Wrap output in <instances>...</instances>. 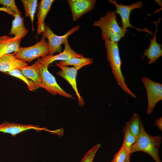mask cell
I'll return each mask as SVG.
<instances>
[{"mask_svg": "<svg viewBox=\"0 0 162 162\" xmlns=\"http://www.w3.org/2000/svg\"><path fill=\"white\" fill-rule=\"evenodd\" d=\"M104 40L107 59L117 84L128 94L132 98H136L135 94L130 91L126 85L125 78L122 74L121 68L122 62L118 42H112L107 39Z\"/></svg>", "mask_w": 162, "mask_h": 162, "instance_id": "cell-1", "label": "cell"}, {"mask_svg": "<svg viewBox=\"0 0 162 162\" xmlns=\"http://www.w3.org/2000/svg\"><path fill=\"white\" fill-rule=\"evenodd\" d=\"M93 26L100 28L103 40L107 39L113 42L119 41L128 31V29L123 30L122 27L119 26L116 13L112 11L107 12L105 15L95 21Z\"/></svg>", "mask_w": 162, "mask_h": 162, "instance_id": "cell-2", "label": "cell"}, {"mask_svg": "<svg viewBox=\"0 0 162 162\" xmlns=\"http://www.w3.org/2000/svg\"><path fill=\"white\" fill-rule=\"evenodd\" d=\"M160 136H152L145 130L143 125L135 143L131 148V154L137 152H143L152 156L155 162H161L159 154V149L161 141Z\"/></svg>", "mask_w": 162, "mask_h": 162, "instance_id": "cell-3", "label": "cell"}, {"mask_svg": "<svg viewBox=\"0 0 162 162\" xmlns=\"http://www.w3.org/2000/svg\"><path fill=\"white\" fill-rule=\"evenodd\" d=\"M49 53L48 42L42 36L40 40L34 45L27 47H21L13 54L18 59L30 63L36 58L48 55Z\"/></svg>", "mask_w": 162, "mask_h": 162, "instance_id": "cell-4", "label": "cell"}, {"mask_svg": "<svg viewBox=\"0 0 162 162\" xmlns=\"http://www.w3.org/2000/svg\"><path fill=\"white\" fill-rule=\"evenodd\" d=\"M35 62L41 78V88L53 95L58 94L65 98L75 99L72 94L65 91L58 84L55 77L49 71L48 65L41 63L38 60Z\"/></svg>", "mask_w": 162, "mask_h": 162, "instance_id": "cell-5", "label": "cell"}, {"mask_svg": "<svg viewBox=\"0 0 162 162\" xmlns=\"http://www.w3.org/2000/svg\"><path fill=\"white\" fill-rule=\"evenodd\" d=\"M80 28V26L77 25L69 30L64 34L58 36L53 32L48 25L45 23L44 29L41 34L43 36L48 40L49 48L48 55L53 56L56 52H61L62 45L64 44L69 36L79 30Z\"/></svg>", "mask_w": 162, "mask_h": 162, "instance_id": "cell-6", "label": "cell"}, {"mask_svg": "<svg viewBox=\"0 0 162 162\" xmlns=\"http://www.w3.org/2000/svg\"><path fill=\"white\" fill-rule=\"evenodd\" d=\"M142 81L145 86L147 96V113H152L156 104L162 100V84L154 81L147 77H144Z\"/></svg>", "mask_w": 162, "mask_h": 162, "instance_id": "cell-7", "label": "cell"}, {"mask_svg": "<svg viewBox=\"0 0 162 162\" xmlns=\"http://www.w3.org/2000/svg\"><path fill=\"white\" fill-rule=\"evenodd\" d=\"M109 2L114 4L116 9L114 11L116 13L118 14L120 16L122 20V27L123 30H126L129 27L135 28L139 31H143L147 32L149 34L152 32L148 30H145L143 29L136 28L133 26L131 24L130 21V17L131 11L134 9L136 8L141 9L143 5L141 1H138L133 3L130 5H124L120 3L118 4L116 0H110Z\"/></svg>", "mask_w": 162, "mask_h": 162, "instance_id": "cell-8", "label": "cell"}, {"mask_svg": "<svg viewBox=\"0 0 162 162\" xmlns=\"http://www.w3.org/2000/svg\"><path fill=\"white\" fill-rule=\"evenodd\" d=\"M55 64L61 69L60 70L57 72V74L65 80L71 85L77 97L79 105L83 106L85 103L78 92L77 86L76 77L78 70L74 67H69L62 66L57 62H55Z\"/></svg>", "mask_w": 162, "mask_h": 162, "instance_id": "cell-9", "label": "cell"}, {"mask_svg": "<svg viewBox=\"0 0 162 162\" xmlns=\"http://www.w3.org/2000/svg\"><path fill=\"white\" fill-rule=\"evenodd\" d=\"M73 20L76 21L84 14L90 11L94 8L96 0H68Z\"/></svg>", "mask_w": 162, "mask_h": 162, "instance_id": "cell-10", "label": "cell"}, {"mask_svg": "<svg viewBox=\"0 0 162 162\" xmlns=\"http://www.w3.org/2000/svg\"><path fill=\"white\" fill-rule=\"evenodd\" d=\"M64 45V48L63 51L58 54L51 56L47 55L38 58V60L41 63L49 65L53 62L57 60L64 61L74 57H84L82 54L76 52L71 48L68 40H66Z\"/></svg>", "mask_w": 162, "mask_h": 162, "instance_id": "cell-11", "label": "cell"}, {"mask_svg": "<svg viewBox=\"0 0 162 162\" xmlns=\"http://www.w3.org/2000/svg\"><path fill=\"white\" fill-rule=\"evenodd\" d=\"M161 19L159 18L157 21L153 22L156 26L154 36L152 39H150V44L148 48L144 50L142 56V59L145 56H146L148 59H149L148 63L149 64L154 63L158 58L162 56V45L158 43L156 41L158 25Z\"/></svg>", "mask_w": 162, "mask_h": 162, "instance_id": "cell-12", "label": "cell"}, {"mask_svg": "<svg viewBox=\"0 0 162 162\" xmlns=\"http://www.w3.org/2000/svg\"><path fill=\"white\" fill-rule=\"evenodd\" d=\"M28 66L26 62L18 59L13 53L4 54L0 57V71L4 73Z\"/></svg>", "mask_w": 162, "mask_h": 162, "instance_id": "cell-13", "label": "cell"}, {"mask_svg": "<svg viewBox=\"0 0 162 162\" xmlns=\"http://www.w3.org/2000/svg\"><path fill=\"white\" fill-rule=\"evenodd\" d=\"M31 129L49 131L47 129L41 128L38 126L34 125L18 124L7 122H4L0 124V132L8 133L13 136L23 131Z\"/></svg>", "mask_w": 162, "mask_h": 162, "instance_id": "cell-14", "label": "cell"}, {"mask_svg": "<svg viewBox=\"0 0 162 162\" xmlns=\"http://www.w3.org/2000/svg\"><path fill=\"white\" fill-rule=\"evenodd\" d=\"M54 0H42L39 3L37 18V34L38 35L44 29L45 19L51 8Z\"/></svg>", "mask_w": 162, "mask_h": 162, "instance_id": "cell-15", "label": "cell"}, {"mask_svg": "<svg viewBox=\"0 0 162 162\" xmlns=\"http://www.w3.org/2000/svg\"><path fill=\"white\" fill-rule=\"evenodd\" d=\"M12 21L9 35H14L15 40H21L28 34V31L24 24L23 18L19 14H15Z\"/></svg>", "mask_w": 162, "mask_h": 162, "instance_id": "cell-16", "label": "cell"}, {"mask_svg": "<svg viewBox=\"0 0 162 162\" xmlns=\"http://www.w3.org/2000/svg\"><path fill=\"white\" fill-rule=\"evenodd\" d=\"M21 41L15 40L13 37L6 35L0 36V57L16 51L21 47Z\"/></svg>", "mask_w": 162, "mask_h": 162, "instance_id": "cell-17", "label": "cell"}, {"mask_svg": "<svg viewBox=\"0 0 162 162\" xmlns=\"http://www.w3.org/2000/svg\"><path fill=\"white\" fill-rule=\"evenodd\" d=\"M20 69L23 75L34 83L37 88L41 87V78L35 62L31 66H25Z\"/></svg>", "mask_w": 162, "mask_h": 162, "instance_id": "cell-18", "label": "cell"}, {"mask_svg": "<svg viewBox=\"0 0 162 162\" xmlns=\"http://www.w3.org/2000/svg\"><path fill=\"white\" fill-rule=\"evenodd\" d=\"M93 62L92 58L74 57L64 61H60L59 64L63 66L73 65L78 70L82 67L91 64Z\"/></svg>", "mask_w": 162, "mask_h": 162, "instance_id": "cell-19", "label": "cell"}, {"mask_svg": "<svg viewBox=\"0 0 162 162\" xmlns=\"http://www.w3.org/2000/svg\"><path fill=\"white\" fill-rule=\"evenodd\" d=\"M143 125L139 115L135 113L132 116L130 120L126 123L125 126L137 138Z\"/></svg>", "mask_w": 162, "mask_h": 162, "instance_id": "cell-20", "label": "cell"}, {"mask_svg": "<svg viewBox=\"0 0 162 162\" xmlns=\"http://www.w3.org/2000/svg\"><path fill=\"white\" fill-rule=\"evenodd\" d=\"M21 1L25 11V16L30 18L32 23V30L34 31L33 22L34 16L38 6V1L22 0Z\"/></svg>", "mask_w": 162, "mask_h": 162, "instance_id": "cell-21", "label": "cell"}, {"mask_svg": "<svg viewBox=\"0 0 162 162\" xmlns=\"http://www.w3.org/2000/svg\"><path fill=\"white\" fill-rule=\"evenodd\" d=\"M4 73L22 80L26 84L29 90L31 91H33L37 89L34 83L31 80L23 75L20 69H14Z\"/></svg>", "mask_w": 162, "mask_h": 162, "instance_id": "cell-22", "label": "cell"}, {"mask_svg": "<svg viewBox=\"0 0 162 162\" xmlns=\"http://www.w3.org/2000/svg\"><path fill=\"white\" fill-rule=\"evenodd\" d=\"M123 132L124 138L122 144L130 151L131 148L135 143L137 137L125 126L123 128Z\"/></svg>", "mask_w": 162, "mask_h": 162, "instance_id": "cell-23", "label": "cell"}, {"mask_svg": "<svg viewBox=\"0 0 162 162\" xmlns=\"http://www.w3.org/2000/svg\"><path fill=\"white\" fill-rule=\"evenodd\" d=\"M130 150L122 144L119 150L114 155L111 162H124L130 157Z\"/></svg>", "mask_w": 162, "mask_h": 162, "instance_id": "cell-24", "label": "cell"}, {"mask_svg": "<svg viewBox=\"0 0 162 162\" xmlns=\"http://www.w3.org/2000/svg\"><path fill=\"white\" fill-rule=\"evenodd\" d=\"M100 145L98 144L89 150L84 155L80 162H93L95 154Z\"/></svg>", "mask_w": 162, "mask_h": 162, "instance_id": "cell-25", "label": "cell"}, {"mask_svg": "<svg viewBox=\"0 0 162 162\" xmlns=\"http://www.w3.org/2000/svg\"><path fill=\"white\" fill-rule=\"evenodd\" d=\"M0 4L12 10L15 14L21 15V12L16 5L14 0H0Z\"/></svg>", "mask_w": 162, "mask_h": 162, "instance_id": "cell-26", "label": "cell"}, {"mask_svg": "<svg viewBox=\"0 0 162 162\" xmlns=\"http://www.w3.org/2000/svg\"><path fill=\"white\" fill-rule=\"evenodd\" d=\"M0 11H4L7 13V14L12 15L14 17L15 15L13 11L9 8L5 7H0Z\"/></svg>", "mask_w": 162, "mask_h": 162, "instance_id": "cell-27", "label": "cell"}, {"mask_svg": "<svg viewBox=\"0 0 162 162\" xmlns=\"http://www.w3.org/2000/svg\"><path fill=\"white\" fill-rule=\"evenodd\" d=\"M155 124L159 130L161 131L162 130V117H161L156 119Z\"/></svg>", "mask_w": 162, "mask_h": 162, "instance_id": "cell-28", "label": "cell"}, {"mask_svg": "<svg viewBox=\"0 0 162 162\" xmlns=\"http://www.w3.org/2000/svg\"><path fill=\"white\" fill-rule=\"evenodd\" d=\"M124 162H130V157L128 158Z\"/></svg>", "mask_w": 162, "mask_h": 162, "instance_id": "cell-29", "label": "cell"}]
</instances>
